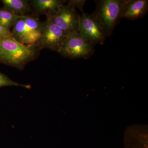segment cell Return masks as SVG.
I'll return each mask as SVG.
<instances>
[{
  "instance_id": "cell-1",
  "label": "cell",
  "mask_w": 148,
  "mask_h": 148,
  "mask_svg": "<svg viewBox=\"0 0 148 148\" xmlns=\"http://www.w3.org/2000/svg\"><path fill=\"white\" fill-rule=\"evenodd\" d=\"M41 49L37 45H25L12 37L0 39V64L24 70L28 63L37 58Z\"/></svg>"
},
{
  "instance_id": "cell-2",
  "label": "cell",
  "mask_w": 148,
  "mask_h": 148,
  "mask_svg": "<svg viewBox=\"0 0 148 148\" xmlns=\"http://www.w3.org/2000/svg\"><path fill=\"white\" fill-rule=\"evenodd\" d=\"M123 1H95L96 9L91 14L103 28L107 37L112 35L115 27L119 23L122 18Z\"/></svg>"
},
{
  "instance_id": "cell-3",
  "label": "cell",
  "mask_w": 148,
  "mask_h": 148,
  "mask_svg": "<svg viewBox=\"0 0 148 148\" xmlns=\"http://www.w3.org/2000/svg\"><path fill=\"white\" fill-rule=\"evenodd\" d=\"M94 51V45L85 39L78 31L68 34L58 53L66 58L71 59H87Z\"/></svg>"
},
{
  "instance_id": "cell-4",
  "label": "cell",
  "mask_w": 148,
  "mask_h": 148,
  "mask_svg": "<svg viewBox=\"0 0 148 148\" xmlns=\"http://www.w3.org/2000/svg\"><path fill=\"white\" fill-rule=\"evenodd\" d=\"M67 36L68 34L53 23L50 17L47 16L39 39L36 44L41 49H47L58 53Z\"/></svg>"
},
{
  "instance_id": "cell-5",
  "label": "cell",
  "mask_w": 148,
  "mask_h": 148,
  "mask_svg": "<svg viewBox=\"0 0 148 148\" xmlns=\"http://www.w3.org/2000/svg\"><path fill=\"white\" fill-rule=\"evenodd\" d=\"M49 16L53 23L68 34L78 31L80 15L68 4L61 5L56 12Z\"/></svg>"
},
{
  "instance_id": "cell-6",
  "label": "cell",
  "mask_w": 148,
  "mask_h": 148,
  "mask_svg": "<svg viewBox=\"0 0 148 148\" xmlns=\"http://www.w3.org/2000/svg\"><path fill=\"white\" fill-rule=\"evenodd\" d=\"M78 32L85 39L94 45H103L107 37L103 28L92 14L84 12L80 15Z\"/></svg>"
},
{
  "instance_id": "cell-7",
  "label": "cell",
  "mask_w": 148,
  "mask_h": 148,
  "mask_svg": "<svg viewBox=\"0 0 148 148\" xmlns=\"http://www.w3.org/2000/svg\"><path fill=\"white\" fill-rule=\"evenodd\" d=\"M22 16L19 17L13 25L11 31L12 37L23 44H35L38 40L41 33L27 27Z\"/></svg>"
},
{
  "instance_id": "cell-8",
  "label": "cell",
  "mask_w": 148,
  "mask_h": 148,
  "mask_svg": "<svg viewBox=\"0 0 148 148\" xmlns=\"http://www.w3.org/2000/svg\"><path fill=\"white\" fill-rule=\"evenodd\" d=\"M148 10L147 0H123L121 18L133 21L145 16Z\"/></svg>"
},
{
  "instance_id": "cell-9",
  "label": "cell",
  "mask_w": 148,
  "mask_h": 148,
  "mask_svg": "<svg viewBox=\"0 0 148 148\" xmlns=\"http://www.w3.org/2000/svg\"><path fill=\"white\" fill-rule=\"evenodd\" d=\"M66 1L64 0H32L30 4L34 15L37 16L45 14L47 16L56 12Z\"/></svg>"
},
{
  "instance_id": "cell-10",
  "label": "cell",
  "mask_w": 148,
  "mask_h": 148,
  "mask_svg": "<svg viewBox=\"0 0 148 148\" xmlns=\"http://www.w3.org/2000/svg\"><path fill=\"white\" fill-rule=\"evenodd\" d=\"M3 8L16 15L24 16L32 12V6L27 0H2Z\"/></svg>"
},
{
  "instance_id": "cell-11",
  "label": "cell",
  "mask_w": 148,
  "mask_h": 148,
  "mask_svg": "<svg viewBox=\"0 0 148 148\" xmlns=\"http://www.w3.org/2000/svg\"><path fill=\"white\" fill-rule=\"evenodd\" d=\"M21 16L12 13L3 8H0V24L9 31H11L14 23Z\"/></svg>"
},
{
  "instance_id": "cell-12",
  "label": "cell",
  "mask_w": 148,
  "mask_h": 148,
  "mask_svg": "<svg viewBox=\"0 0 148 148\" xmlns=\"http://www.w3.org/2000/svg\"><path fill=\"white\" fill-rule=\"evenodd\" d=\"M22 18L27 27L30 29L41 33L43 28L44 22H41L38 18L28 15L22 16Z\"/></svg>"
},
{
  "instance_id": "cell-13",
  "label": "cell",
  "mask_w": 148,
  "mask_h": 148,
  "mask_svg": "<svg viewBox=\"0 0 148 148\" xmlns=\"http://www.w3.org/2000/svg\"><path fill=\"white\" fill-rule=\"evenodd\" d=\"M7 86H21L27 88H31L30 85L21 84L14 81L0 71V88Z\"/></svg>"
},
{
  "instance_id": "cell-14",
  "label": "cell",
  "mask_w": 148,
  "mask_h": 148,
  "mask_svg": "<svg viewBox=\"0 0 148 148\" xmlns=\"http://www.w3.org/2000/svg\"><path fill=\"white\" fill-rule=\"evenodd\" d=\"M86 1L85 0H70L67 4L74 8L79 9L83 13H84L83 11L84 7Z\"/></svg>"
},
{
  "instance_id": "cell-15",
  "label": "cell",
  "mask_w": 148,
  "mask_h": 148,
  "mask_svg": "<svg viewBox=\"0 0 148 148\" xmlns=\"http://www.w3.org/2000/svg\"><path fill=\"white\" fill-rule=\"evenodd\" d=\"M11 36H12L11 32L7 30L0 24V39Z\"/></svg>"
}]
</instances>
